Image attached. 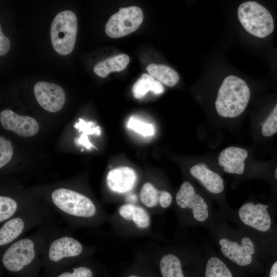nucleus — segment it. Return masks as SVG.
I'll return each instance as SVG.
<instances>
[{"label":"nucleus","mask_w":277,"mask_h":277,"mask_svg":"<svg viewBox=\"0 0 277 277\" xmlns=\"http://www.w3.org/2000/svg\"><path fill=\"white\" fill-rule=\"evenodd\" d=\"M205 105L213 130L234 132L240 127L259 88L254 80L229 63L220 53L212 54Z\"/></svg>","instance_id":"nucleus-1"},{"label":"nucleus","mask_w":277,"mask_h":277,"mask_svg":"<svg viewBox=\"0 0 277 277\" xmlns=\"http://www.w3.org/2000/svg\"><path fill=\"white\" fill-rule=\"evenodd\" d=\"M227 15L228 35L231 41L254 54L260 43L274 30L272 13L258 1L234 2L230 6Z\"/></svg>","instance_id":"nucleus-2"},{"label":"nucleus","mask_w":277,"mask_h":277,"mask_svg":"<svg viewBox=\"0 0 277 277\" xmlns=\"http://www.w3.org/2000/svg\"><path fill=\"white\" fill-rule=\"evenodd\" d=\"M256 145H229L210 154L208 159L222 174L242 178L259 176L267 166L254 157Z\"/></svg>","instance_id":"nucleus-3"},{"label":"nucleus","mask_w":277,"mask_h":277,"mask_svg":"<svg viewBox=\"0 0 277 277\" xmlns=\"http://www.w3.org/2000/svg\"><path fill=\"white\" fill-rule=\"evenodd\" d=\"M249 112L250 135L253 143H262L277 134V100L267 103L257 96Z\"/></svg>","instance_id":"nucleus-4"},{"label":"nucleus","mask_w":277,"mask_h":277,"mask_svg":"<svg viewBox=\"0 0 277 277\" xmlns=\"http://www.w3.org/2000/svg\"><path fill=\"white\" fill-rule=\"evenodd\" d=\"M77 31V18L71 10L58 13L53 19L50 27L51 44L58 54L66 55L73 50Z\"/></svg>","instance_id":"nucleus-5"},{"label":"nucleus","mask_w":277,"mask_h":277,"mask_svg":"<svg viewBox=\"0 0 277 277\" xmlns=\"http://www.w3.org/2000/svg\"><path fill=\"white\" fill-rule=\"evenodd\" d=\"M34 244L24 239L13 243L4 253L2 261L4 267L11 273L22 277H30L27 270L35 259Z\"/></svg>","instance_id":"nucleus-6"},{"label":"nucleus","mask_w":277,"mask_h":277,"mask_svg":"<svg viewBox=\"0 0 277 277\" xmlns=\"http://www.w3.org/2000/svg\"><path fill=\"white\" fill-rule=\"evenodd\" d=\"M54 205L69 215L82 217H90L96 213V207L86 196L66 188L55 190L51 195Z\"/></svg>","instance_id":"nucleus-7"},{"label":"nucleus","mask_w":277,"mask_h":277,"mask_svg":"<svg viewBox=\"0 0 277 277\" xmlns=\"http://www.w3.org/2000/svg\"><path fill=\"white\" fill-rule=\"evenodd\" d=\"M143 18L142 10L137 6L121 7L119 11L112 14L108 20L105 32L112 38L126 36L139 28Z\"/></svg>","instance_id":"nucleus-8"},{"label":"nucleus","mask_w":277,"mask_h":277,"mask_svg":"<svg viewBox=\"0 0 277 277\" xmlns=\"http://www.w3.org/2000/svg\"><path fill=\"white\" fill-rule=\"evenodd\" d=\"M188 172L210 194L219 196L225 190L222 174L208 158L191 164Z\"/></svg>","instance_id":"nucleus-9"},{"label":"nucleus","mask_w":277,"mask_h":277,"mask_svg":"<svg viewBox=\"0 0 277 277\" xmlns=\"http://www.w3.org/2000/svg\"><path fill=\"white\" fill-rule=\"evenodd\" d=\"M177 205L181 208L191 210L194 219L198 222L206 221L209 217L208 205L206 200L198 193L193 185L184 182L176 193Z\"/></svg>","instance_id":"nucleus-10"},{"label":"nucleus","mask_w":277,"mask_h":277,"mask_svg":"<svg viewBox=\"0 0 277 277\" xmlns=\"http://www.w3.org/2000/svg\"><path fill=\"white\" fill-rule=\"evenodd\" d=\"M33 90L37 102L45 110L55 112L63 107L66 96L60 85L41 81L35 84Z\"/></svg>","instance_id":"nucleus-11"},{"label":"nucleus","mask_w":277,"mask_h":277,"mask_svg":"<svg viewBox=\"0 0 277 277\" xmlns=\"http://www.w3.org/2000/svg\"><path fill=\"white\" fill-rule=\"evenodd\" d=\"M269 207L262 203L254 204L249 202L239 209L238 215L246 225L261 231L266 232L271 226V220L268 211Z\"/></svg>","instance_id":"nucleus-12"},{"label":"nucleus","mask_w":277,"mask_h":277,"mask_svg":"<svg viewBox=\"0 0 277 277\" xmlns=\"http://www.w3.org/2000/svg\"><path fill=\"white\" fill-rule=\"evenodd\" d=\"M219 243L223 254L233 263L241 266H245L252 262L255 247L250 238H243L241 244L226 238L221 239Z\"/></svg>","instance_id":"nucleus-13"},{"label":"nucleus","mask_w":277,"mask_h":277,"mask_svg":"<svg viewBox=\"0 0 277 277\" xmlns=\"http://www.w3.org/2000/svg\"><path fill=\"white\" fill-rule=\"evenodd\" d=\"M0 122L5 129L12 131L24 137L34 135L39 129V125L34 118L18 115L9 109L1 112Z\"/></svg>","instance_id":"nucleus-14"},{"label":"nucleus","mask_w":277,"mask_h":277,"mask_svg":"<svg viewBox=\"0 0 277 277\" xmlns=\"http://www.w3.org/2000/svg\"><path fill=\"white\" fill-rule=\"evenodd\" d=\"M83 250V246L78 241L69 236L62 237L51 243L48 259L50 262L57 263L65 258L78 256Z\"/></svg>","instance_id":"nucleus-15"},{"label":"nucleus","mask_w":277,"mask_h":277,"mask_svg":"<svg viewBox=\"0 0 277 277\" xmlns=\"http://www.w3.org/2000/svg\"><path fill=\"white\" fill-rule=\"evenodd\" d=\"M136 179L135 172L132 169L128 167H120L108 172L107 183L112 191L123 193L133 188Z\"/></svg>","instance_id":"nucleus-16"},{"label":"nucleus","mask_w":277,"mask_h":277,"mask_svg":"<svg viewBox=\"0 0 277 277\" xmlns=\"http://www.w3.org/2000/svg\"><path fill=\"white\" fill-rule=\"evenodd\" d=\"M129 61V57L127 54L116 55L96 64L93 71L98 76L105 77L110 72L123 71L126 68Z\"/></svg>","instance_id":"nucleus-17"},{"label":"nucleus","mask_w":277,"mask_h":277,"mask_svg":"<svg viewBox=\"0 0 277 277\" xmlns=\"http://www.w3.org/2000/svg\"><path fill=\"white\" fill-rule=\"evenodd\" d=\"M120 216L128 221H132L139 228L144 229L149 227L150 217L143 208L133 204H128L121 206L118 209Z\"/></svg>","instance_id":"nucleus-18"},{"label":"nucleus","mask_w":277,"mask_h":277,"mask_svg":"<svg viewBox=\"0 0 277 277\" xmlns=\"http://www.w3.org/2000/svg\"><path fill=\"white\" fill-rule=\"evenodd\" d=\"M162 84L154 79L150 74L143 73L133 85L132 91L133 96L136 98H142L149 91H152L156 94H160L164 91Z\"/></svg>","instance_id":"nucleus-19"},{"label":"nucleus","mask_w":277,"mask_h":277,"mask_svg":"<svg viewBox=\"0 0 277 277\" xmlns=\"http://www.w3.org/2000/svg\"><path fill=\"white\" fill-rule=\"evenodd\" d=\"M146 70L150 75L169 87L174 86L180 80L176 71L166 65L150 64L147 66Z\"/></svg>","instance_id":"nucleus-20"},{"label":"nucleus","mask_w":277,"mask_h":277,"mask_svg":"<svg viewBox=\"0 0 277 277\" xmlns=\"http://www.w3.org/2000/svg\"><path fill=\"white\" fill-rule=\"evenodd\" d=\"M24 222L19 217L11 219L0 229V245H7L16 239L24 228Z\"/></svg>","instance_id":"nucleus-21"},{"label":"nucleus","mask_w":277,"mask_h":277,"mask_svg":"<svg viewBox=\"0 0 277 277\" xmlns=\"http://www.w3.org/2000/svg\"><path fill=\"white\" fill-rule=\"evenodd\" d=\"M163 277H185L179 258L172 253L164 255L160 262Z\"/></svg>","instance_id":"nucleus-22"},{"label":"nucleus","mask_w":277,"mask_h":277,"mask_svg":"<svg viewBox=\"0 0 277 277\" xmlns=\"http://www.w3.org/2000/svg\"><path fill=\"white\" fill-rule=\"evenodd\" d=\"M163 190H157L152 184L145 183L140 191V199L142 203L148 208L156 206L160 202Z\"/></svg>","instance_id":"nucleus-23"},{"label":"nucleus","mask_w":277,"mask_h":277,"mask_svg":"<svg viewBox=\"0 0 277 277\" xmlns=\"http://www.w3.org/2000/svg\"><path fill=\"white\" fill-rule=\"evenodd\" d=\"M205 277H233L226 264L219 258H210L206 264Z\"/></svg>","instance_id":"nucleus-24"},{"label":"nucleus","mask_w":277,"mask_h":277,"mask_svg":"<svg viewBox=\"0 0 277 277\" xmlns=\"http://www.w3.org/2000/svg\"><path fill=\"white\" fill-rule=\"evenodd\" d=\"M17 208L16 202L12 199L0 196V222H2L12 216Z\"/></svg>","instance_id":"nucleus-25"},{"label":"nucleus","mask_w":277,"mask_h":277,"mask_svg":"<svg viewBox=\"0 0 277 277\" xmlns=\"http://www.w3.org/2000/svg\"><path fill=\"white\" fill-rule=\"evenodd\" d=\"M127 126L144 136H151L154 133L152 124L144 123L132 117L128 121Z\"/></svg>","instance_id":"nucleus-26"},{"label":"nucleus","mask_w":277,"mask_h":277,"mask_svg":"<svg viewBox=\"0 0 277 277\" xmlns=\"http://www.w3.org/2000/svg\"><path fill=\"white\" fill-rule=\"evenodd\" d=\"M13 148L10 141L0 137V168L6 165L13 155Z\"/></svg>","instance_id":"nucleus-27"},{"label":"nucleus","mask_w":277,"mask_h":277,"mask_svg":"<svg viewBox=\"0 0 277 277\" xmlns=\"http://www.w3.org/2000/svg\"><path fill=\"white\" fill-rule=\"evenodd\" d=\"M54 277H93V272L90 268L80 266L59 273Z\"/></svg>","instance_id":"nucleus-28"},{"label":"nucleus","mask_w":277,"mask_h":277,"mask_svg":"<svg viewBox=\"0 0 277 277\" xmlns=\"http://www.w3.org/2000/svg\"><path fill=\"white\" fill-rule=\"evenodd\" d=\"M78 122L75 124L74 127L78 129L80 132L88 134H95L99 135L101 133V129L98 126H95L92 122H86L82 118L78 119Z\"/></svg>","instance_id":"nucleus-29"},{"label":"nucleus","mask_w":277,"mask_h":277,"mask_svg":"<svg viewBox=\"0 0 277 277\" xmlns=\"http://www.w3.org/2000/svg\"><path fill=\"white\" fill-rule=\"evenodd\" d=\"M10 48V42L9 38L3 33L0 27V56L5 55Z\"/></svg>","instance_id":"nucleus-30"},{"label":"nucleus","mask_w":277,"mask_h":277,"mask_svg":"<svg viewBox=\"0 0 277 277\" xmlns=\"http://www.w3.org/2000/svg\"><path fill=\"white\" fill-rule=\"evenodd\" d=\"M75 143L77 145H83L85 146L87 149H90L91 147H94L89 142L87 135L84 133H82L78 138L75 139Z\"/></svg>","instance_id":"nucleus-31"},{"label":"nucleus","mask_w":277,"mask_h":277,"mask_svg":"<svg viewBox=\"0 0 277 277\" xmlns=\"http://www.w3.org/2000/svg\"><path fill=\"white\" fill-rule=\"evenodd\" d=\"M269 277H277V261L272 265Z\"/></svg>","instance_id":"nucleus-32"},{"label":"nucleus","mask_w":277,"mask_h":277,"mask_svg":"<svg viewBox=\"0 0 277 277\" xmlns=\"http://www.w3.org/2000/svg\"><path fill=\"white\" fill-rule=\"evenodd\" d=\"M272 175L274 179L277 181V164L275 166H274L273 169L272 170Z\"/></svg>","instance_id":"nucleus-33"},{"label":"nucleus","mask_w":277,"mask_h":277,"mask_svg":"<svg viewBox=\"0 0 277 277\" xmlns=\"http://www.w3.org/2000/svg\"><path fill=\"white\" fill-rule=\"evenodd\" d=\"M128 277H140V276L134 275H129Z\"/></svg>","instance_id":"nucleus-34"}]
</instances>
